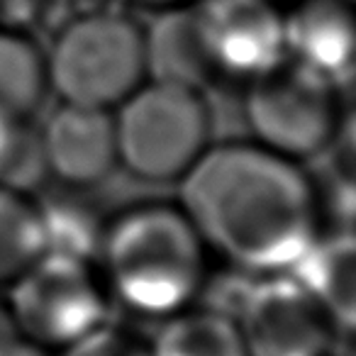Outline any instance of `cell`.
<instances>
[{"instance_id":"obj_21","label":"cell","mask_w":356,"mask_h":356,"mask_svg":"<svg viewBox=\"0 0 356 356\" xmlns=\"http://www.w3.org/2000/svg\"><path fill=\"white\" fill-rule=\"evenodd\" d=\"M346 3H351V0H346Z\"/></svg>"},{"instance_id":"obj_17","label":"cell","mask_w":356,"mask_h":356,"mask_svg":"<svg viewBox=\"0 0 356 356\" xmlns=\"http://www.w3.org/2000/svg\"><path fill=\"white\" fill-rule=\"evenodd\" d=\"M61 356H152V351L134 334L103 322L81 339L64 346Z\"/></svg>"},{"instance_id":"obj_8","label":"cell","mask_w":356,"mask_h":356,"mask_svg":"<svg viewBox=\"0 0 356 356\" xmlns=\"http://www.w3.org/2000/svg\"><path fill=\"white\" fill-rule=\"evenodd\" d=\"M193 17L215 74L252 81L286 56L283 15L271 0H200Z\"/></svg>"},{"instance_id":"obj_14","label":"cell","mask_w":356,"mask_h":356,"mask_svg":"<svg viewBox=\"0 0 356 356\" xmlns=\"http://www.w3.org/2000/svg\"><path fill=\"white\" fill-rule=\"evenodd\" d=\"M149 351L152 356H247L234 320L220 310L171 315Z\"/></svg>"},{"instance_id":"obj_5","label":"cell","mask_w":356,"mask_h":356,"mask_svg":"<svg viewBox=\"0 0 356 356\" xmlns=\"http://www.w3.org/2000/svg\"><path fill=\"white\" fill-rule=\"evenodd\" d=\"M247 120L261 147L293 161L315 156L337 132V86L286 54L252 79Z\"/></svg>"},{"instance_id":"obj_19","label":"cell","mask_w":356,"mask_h":356,"mask_svg":"<svg viewBox=\"0 0 356 356\" xmlns=\"http://www.w3.org/2000/svg\"><path fill=\"white\" fill-rule=\"evenodd\" d=\"M22 337L13 322L8 307L0 305V356H20Z\"/></svg>"},{"instance_id":"obj_10","label":"cell","mask_w":356,"mask_h":356,"mask_svg":"<svg viewBox=\"0 0 356 356\" xmlns=\"http://www.w3.org/2000/svg\"><path fill=\"white\" fill-rule=\"evenodd\" d=\"M286 54L320 71L334 86L354 76L356 32L346 0H300L283 17Z\"/></svg>"},{"instance_id":"obj_11","label":"cell","mask_w":356,"mask_h":356,"mask_svg":"<svg viewBox=\"0 0 356 356\" xmlns=\"http://www.w3.org/2000/svg\"><path fill=\"white\" fill-rule=\"evenodd\" d=\"M293 278L317 300L330 315L337 330L351 332L356 322V247L354 234L344 232L320 237L305 249L296 266Z\"/></svg>"},{"instance_id":"obj_7","label":"cell","mask_w":356,"mask_h":356,"mask_svg":"<svg viewBox=\"0 0 356 356\" xmlns=\"http://www.w3.org/2000/svg\"><path fill=\"white\" fill-rule=\"evenodd\" d=\"M229 317L247 356H327L337 334L330 315L288 271L252 283Z\"/></svg>"},{"instance_id":"obj_3","label":"cell","mask_w":356,"mask_h":356,"mask_svg":"<svg viewBox=\"0 0 356 356\" xmlns=\"http://www.w3.org/2000/svg\"><path fill=\"white\" fill-rule=\"evenodd\" d=\"M115 120L118 161L144 181H173L208 149L210 115L198 90L152 81L122 100Z\"/></svg>"},{"instance_id":"obj_1","label":"cell","mask_w":356,"mask_h":356,"mask_svg":"<svg viewBox=\"0 0 356 356\" xmlns=\"http://www.w3.org/2000/svg\"><path fill=\"white\" fill-rule=\"evenodd\" d=\"M186 218L237 266L286 273L317 237V195L293 159L254 144L205 149L181 186Z\"/></svg>"},{"instance_id":"obj_2","label":"cell","mask_w":356,"mask_h":356,"mask_svg":"<svg viewBox=\"0 0 356 356\" xmlns=\"http://www.w3.org/2000/svg\"><path fill=\"white\" fill-rule=\"evenodd\" d=\"M103 261L115 296L152 317L181 312L203 286V239L184 210L147 205L103 234Z\"/></svg>"},{"instance_id":"obj_16","label":"cell","mask_w":356,"mask_h":356,"mask_svg":"<svg viewBox=\"0 0 356 356\" xmlns=\"http://www.w3.org/2000/svg\"><path fill=\"white\" fill-rule=\"evenodd\" d=\"M47 173L42 132L27 122L8 124L0 134V186L27 193L44 181Z\"/></svg>"},{"instance_id":"obj_15","label":"cell","mask_w":356,"mask_h":356,"mask_svg":"<svg viewBox=\"0 0 356 356\" xmlns=\"http://www.w3.org/2000/svg\"><path fill=\"white\" fill-rule=\"evenodd\" d=\"M47 252L40 208L0 186V283H13Z\"/></svg>"},{"instance_id":"obj_13","label":"cell","mask_w":356,"mask_h":356,"mask_svg":"<svg viewBox=\"0 0 356 356\" xmlns=\"http://www.w3.org/2000/svg\"><path fill=\"white\" fill-rule=\"evenodd\" d=\"M47 88V61L17 30L0 27V124L27 122Z\"/></svg>"},{"instance_id":"obj_9","label":"cell","mask_w":356,"mask_h":356,"mask_svg":"<svg viewBox=\"0 0 356 356\" xmlns=\"http://www.w3.org/2000/svg\"><path fill=\"white\" fill-rule=\"evenodd\" d=\"M47 168L71 186H93L118 163L115 120L105 108L64 103L42 132Z\"/></svg>"},{"instance_id":"obj_12","label":"cell","mask_w":356,"mask_h":356,"mask_svg":"<svg viewBox=\"0 0 356 356\" xmlns=\"http://www.w3.org/2000/svg\"><path fill=\"white\" fill-rule=\"evenodd\" d=\"M144 35V74L159 83L200 90L215 74L195 27L193 8H171Z\"/></svg>"},{"instance_id":"obj_18","label":"cell","mask_w":356,"mask_h":356,"mask_svg":"<svg viewBox=\"0 0 356 356\" xmlns=\"http://www.w3.org/2000/svg\"><path fill=\"white\" fill-rule=\"evenodd\" d=\"M44 0H0V27L20 30L40 17Z\"/></svg>"},{"instance_id":"obj_6","label":"cell","mask_w":356,"mask_h":356,"mask_svg":"<svg viewBox=\"0 0 356 356\" xmlns=\"http://www.w3.org/2000/svg\"><path fill=\"white\" fill-rule=\"evenodd\" d=\"M8 312L22 339L64 349L103 325L108 305L86 259L44 252L13 281Z\"/></svg>"},{"instance_id":"obj_20","label":"cell","mask_w":356,"mask_h":356,"mask_svg":"<svg viewBox=\"0 0 356 356\" xmlns=\"http://www.w3.org/2000/svg\"><path fill=\"white\" fill-rule=\"evenodd\" d=\"M142 3H154V6H176V3H184V0H142Z\"/></svg>"},{"instance_id":"obj_4","label":"cell","mask_w":356,"mask_h":356,"mask_svg":"<svg viewBox=\"0 0 356 356\" xmlns=\"http://www.w3.org/2000/svg\"><path fill=\"white\" fill-rule=\"evenodd\" d=\"M144 35L127 17L98 13L71 22L47 59V83L64 103L105 108L144 81Z\"/></svg>"}]
</instances>
